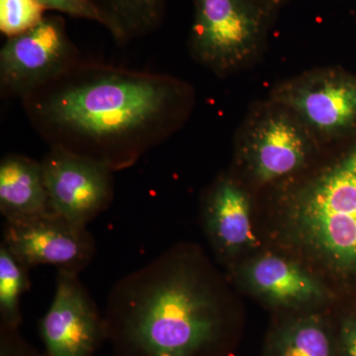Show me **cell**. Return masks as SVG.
Returning <instances> with one entry per match:
<instances>
[{"label":"cell","instance_id":"21","mask_svg":"<svg viewBox=\"0 0 356 356\" xmlns=\"http://www.w3.org/2000/svg\"><path fill=\"white\" fill-rule=\"evenodd\" d=\"M264 1L267 2L269 6H273L274 9L277 10V9L280 8V7L282 6L286 0H264Z\"/></svg>","mask_w":356,"mask_h":356},{"label":"cell","instance_id":"15","mask_svg":"<svg viewBox=\"0 0 356 356\" xmlns=\"http://www.w3.org/2000/svg\"><path fill=\"white\" fill-rule=\"evenodd\" d=\"M95 1L104 19V27L121 46L153 33L165 13L166 0Z\"/></svg>","mask_w":356,"mask_h":356},{"label":"cell","instance_id":"2","mask_svg":"<svg viewBox=\"0 0 356 356\" xmlns=\"http://www.w3.org/2000/svg\"><path fill=\"white\" fill-rule=\"evenodd\" d=\"M103 316L114 356H206L227 325L221 285L191 248H173L117 281Z\"/></svg>","mask_w":356,"mask_h":356},{"label":"cell","instance_id":"12","mask_svg":"<svg viewBox=\"0 0 356 356\" xmlns=\"http://www.w3.org/2000/svg\"><path fill=\"white\" fill-rule=\"evenodd\" d=\"M206 232L217 254L234 257L254 245L252 199L242 182L232 175L218 178L203 197Z\"/></svg>","mask_w":356,"mask_h":356},{"label":"cell","instance_id":"13","mask_svg":"<svg viewBox=\"0 0 356 356\" xmlns=\"http://www.w3.org/2000/svg\"><path fill=\"white\" fill-rule=\"evenodd\" d=\"M41 161L9 154L0 163V212L6 222H21L51 212Z\"/></svg>","mask_w":356,"mask_h":356},{"label":"cell","instance_id":"14","mask_svg":"<svg viewBox=\"0 0 356 356\" xmlns=\"http://www.w3.org/2000/svg\"><path fill=\"white\" fill-rule=\"evenodd\" d=\"M264 356H336V346L325 318L307 314L278 327L267 343Z\"/></svg>","mask_w":356,"mask_h":356},{"label":"cell","instance_id":"1","mask_svg":"<svg viewBox=\"0 0 356 356\" xmlns=\"http://www.w3.org/2000/svg\"><path fill=\"white\" fill-rule=\"evenodd\" d=\"M21 100L50 147L126 170L165 142L188 119L194 90L170 74L83 58Z\"/></svg>","mask_w":356,"mask_h":356},{"label":"cell","instance_id":"8","mask_svg":"<svg viewBox=\"0 0 356 356\" xmlns=\"http://www.w3.org/2000/svg\"><path fill=\"white\" fill-rule=\"evenodd\" d=\"M2 243L27 268L54 266L79 274L92 261L95 238L86 226L55 212L21 222H6Z\"/></svg>","mask_w":356,"mask_h":356},{"label":"cell","instance_id":"16","mask_svg":"<svg viewBox=\"0 0 356 356\" xmlns=\"http://www.w3.org/2000/svg\"><path fill=\"white\" fill-rule=\"evenodd\" d=\"M29 268L16 259L8 248L0 245V325L19 330L21 297L29 290Z\"/></svg>","mask_w":356,"mask_h":356},{"label":"cell","instance_id":"18","mask_svg":"<svg viewBox=\"0 0 356 356\" xmlns=\"http://www.w3.org/2000/svg\"><path fill=\"white\" fill-rule=\"evenodd\" d=\"M44 10L67 14L74 18H81L95 21L98 24L104 26L99 9L95 0H33Z\"/></svg>","mask_w":356,"mask_h":356},{"label":"cell","instance_id":"11","mask_svg":"<svg viewBox=\"0 0 356 356\" xmlns=\"http://www.w3.org/2000/svg\"><path fill=\"white\" fill-rule=\"evenodd\" d=\"M238 276L250 292L273 307L314 308L323 305L327 297L322 281L280 255L254 257L241 267Z\"/></svg>","mask_w":356,"mask_h":356},{"label":"cell","instance_id":"3","mask_svg":"<svg viewBox=\"0 0 356 356\" xmlns=\"http://www.w3.org/2000/svg\"><path fill=\"white\" fill-rule=\"evenodd\" d=\"M282 229L288 242L323 268L356 266V140L330 163L283 185Z\"/></svg>","mask_w":356,"mask_h":356},{"label":"cell","instance_id":"10","mask_svg":"<svg viewBox=\"0 0 356 356\" xmlns=\"http://www.w3.org/2000/svg\"><path fill=\"white\" fill-rule=\"evenodd\" d=\"M40 332L48 356H93L106 341L104 316L79 274L58 270L55 295Z\"/></svg>","mask_w":356,"mask_h":356},{"label":"cell","instance_id":"6","mask_svg":"<svg viewBox=\"0 0 356 356\" xmlns=\"http://www.w3.org/2000/svg\"><path fill=\"white\" fill-rule=\"evenodd\" d=\"M267 98L290 110L323 147L356 132V77L334 67L284 79Z\"/></svg>","mask_w":356,"mask_h":356},{"label":"cell","instance_id":"7","mask_svg":"<svg viewBox=\"0 0 356 356\" xmlns=\"http://www.w3.org/2000/svg\"><path fill=\"white\" fill-rule=\"evenodd\" d=\"M83 58L63 16L44 15L31 29L6 38L0 50V95L22 99Z\"/></svg>","mask_w":356,"mask_h":356},{"label":"cell","instance_id":"5","mask_svg":"<svg viewBox=\"0 0 356 356\" xmlns=\"http://www.w3.org/2000/svg\"><path fill=\"white\" fill-rule=\"evenodd\" d=\"M189 51L219 76L257 62L266 46L276 9L264 0H191Z\"/></svg>","mask_w":356,"mask_h":356},{"label":"cell","instance_id":"19","mask_svg":"<svg viewBox=\"0 0 356 356\" xmlns=\"http://www.w3.org/2000/svg\"><path fill=\"white\" fill-rule=\"evenodd\" d=\"M0 356H48L32 348L21 337L19 330L0 325Z\"/></svg>","mask_w":356,"mask_h":356},{"label":"cell","instance_id":"20","mask_svg":"<svg viewBox=\"0 0 356 356\" xmlns=\"http://www.w3.org/2000/svg\"><path fill=\"white\" fill-rule=\"evenodd\" d=\"M341 356H356V320L344 322L341 331Z\"/></svg>","mask_w":356,"mask_h":356},{"label":"cell","instance_id":"9","mask_svg":"<svg viewBox=\"0 0 356 356\" xmlns=\"http://www.w3.org/2000/svg\"><path fill=\"white\" fill-rule=\"evenodd\" d=\"M51 210L81 226L108 209L114 197L113 170L91 159L50 149L41 161Z\"/></svg>","mask_w":356,"mask_h":356},{"label":"cell","instance_id":"17","mask_svg":"<svg viewBox=\"0 0 356 356\" xmlns=\"http://www.w3.org/2000/svg\"><path fill=\"white\" fill-rule=\"evenodd\" d=\"M46 10L33 0H0V31L9 37L28 31L38 24Z\"/></svg>","mask_w":356,"mask_h":356},{"label":"cell","instance_id":"4","mask_svg":"<svg viewBox=\"0 0 356 356\" xmlns=\"http://www.w3.org/2000/svg\"><path fill=\"white\" fill-rule=\"evenodd\" d=\"M322 147L290 110L267 98L255 103L236 132L235 159L255 186L282 185L301 177Z\"/></svg>","mask_w":356,"mask_h":356}]
</instances>
